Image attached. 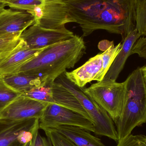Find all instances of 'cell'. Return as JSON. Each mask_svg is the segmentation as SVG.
I'll list each match as a JSON object with an SVG mask.
<instances>
[{
    "instance_id": "cell-8",
    "label": "cell",
    "mask_w": 146,
    "mask_h": 146,
    "mask_svg": "<svg viewBox=\"0 0 146 146\" xmlns=\"http://www.w3.org/2000/svg\"><path fill=\"white\" fill-rule=\"evenodd\" d=\"M48 103L19 95L0 111V120L20 121L39 118Z\"/></svg>"
},
{
    "instance_id": "cell-2",
    "label": "cell",
    "mask_w": 146,
    "mask_h": 146,
    "mask_svg": "<svg viewBox=\"0 0 146 146\" xmlns=\"http://www.w3.org/2000/svg\"><path fill=\"white\" fill-rule=\"evenodd\" d=\"M86 50L82 37L75 35L70 39L46 47L13 74L36 75L42 78L45 86H51L59 76L74 66Z\"/></svg>"
},
{
    "instance_id": "cell-25",
    "label": "cell",
    "mask_w": 146,
    "mask_h": 146,
    "mask_svg": "<svg viewBox=\"0 0 146 146\" xmlns=\"http://www.w3.org/2000/svg\"><path fill=\"white\" fill-rule=\"evenodd\" d=\"M39 129L36 130L32 141L31 146H51L48 138L43 137L39 133Z\"/></svg>"
},
{
    "instance_id": "cell-15",
    "label": "cell",
    "mask_w": 146,
    "mask_h": 146,
    "mask_svg": "<svg viewBox=\"0 0 146 146\" xmlns=\"http://www.w3.org/2000/svg\"><path fill=\"white\" fill-rule=\"evenodd\" d=\"M51 89L55 104L78 112L91 121L78 100L63 85L54 81L51 86Z\"/></svg>"
},
{
    "instance_id": "cell-9",
    "label": "cell",
    "mask_w": 146,
    "mask_h": 146,
    "mask_svg": "<svg viewBox=\"0 0 146 146\" xmlns=\"http://www.w3.org/2000/svg\"><path fill=\"white\" fill-rule=\"evenodd\" d=\"M35 21L34 15L28 11L5 9L0 13V38L21 34Z\"/></svg>"
},
{
    "instance_id": "cell-4",
    "label": "cell",
    "mask_w": 146,
    "mask_h": 146,
    "mask_svg": "<svg viewBox=\"0 0 146 146\" xmlns=\"http://www.w3.org/2000/svg\"><path fill=\"white\" fill-rule=\"evenodd\" d=\"M54 81L63 85L78 100L91 118L94 127V133L118 141L113 120L104 109L85 92L84 87H80L71 82L65 73L59 76Z\"/></svg>"
},
{
    "instance_id": "cell-5",
    "label": "cell",
    "mask_w": 146,
    "mask_h": 146,
    "mask_svg": "<svg viewBox=\"0 0 146 146\" xmlns=\"http://www.w3.org/2000/svg\"><path fill=\"white\" fill-rule=\"evenodd\" d=\"M84 91L116 123L123 108L126 95L125 81L119 83L114 80L103 79L84 88Z\"/></svg>"
},
{
    "instance_id": "cell-3",
    "label": "cell",
    "mask_w": 146,
    "mask_h": 146,
    "mask_svg": "<svg viewBox=\"0 0 146 146\" xmlns=\"http://www.w3.org/2000/svg\"><path fill=\"white\" fill-rule=\"evenodd\" d=\"M126 95L121 116L116 123L118 141L146 123V85L141 67L125 81Z\"/></svg>"
},
{
    "instance_id": "cell-12",
    "label": "cell",
    "mask_w": 146,
    "mask_h": 146,
    "mask_svg": "<svg viewBox=\"0 0 146 146\" xmlns=\"http://www.w3.org/2000/svg\"><path fill=\"white\" fill-rule=\"evenodd\" d=\"M102 69L101 54H99L89 59L77 69L65 73L71 82L80 87L83 88L92 81H98Z\"/></svg>"
},
{
    "instance_id": "cell-23",
    "label": "cell",
    "mask_w": 146,
    "mask_h": 146,
    "mask_svg": "<svg viewBox=\"0 0 146 146\" xmlns=\"http://www.w3.org/2000/svg\"><path fill=\"white\" fill-rule=\"evenodd\" d=\"M20 34L0 38V55L5 54L17 46L21 42Z\"/></svg>"
},
{
    "instance_id": "cell-22",
    "label": "cell",
    "mask_w": 146,
    "mask_h": 146,
    "mask_svg": "<svg viewBox=\"0 0 146 146\" xmlns=\"http://www.w3.org/2000/svg\"><path fill=\"white\" fill-rule=\"evenodd\" d=\"M20 95L8 86L0 75V111Z\"/></svg>"
},
{
    "instance_id": "cell-7",
    "label": "cell",
    "mask_w": 146,
    "mask_h": 146,
    "mask_svg": "<svg viewBox=\"0 0 146 146\" xmlns=\"http://www.w3.org/2000/svg\"><path fill=\"white\" fill-rule=\"evenodd\" d=\"M75 35L66 27L59 29L44 28L34 23L20 36L27 46L33 49H41L72 38Z\"/></svg>"
},
{
    "instance_id": "cell-11",
    "label": "cell",
    "mask_w": 146,
    "mask_h": 146,
    "mask_svg": "<svg viewBox=\"0 0 146 146\" xmlns=\"http://www.w3.org/2000/svg\"><path fill=\"white\" fill-rule=\"evenodd\" d=\"M38 126V118L20 121L0 120V146H22L17 139L20 134Z\"/></svg>"
},
{
    "instance_id": "cell-17",
    "label": "cell",
    "mask_w": 146,
    "mask_h": 146,
    "mask_svg": "<svg viewBox=\"0 0 146 146\" xmlns=\"http://www.w3.org/2000/svg\"><path fill=\"white\" fill-rule=\"evenodd\" d=\"M121 46L122 43H120L116 46H115L113 43L101 54L102 69L97 81H101L104 79L114 60L119 53Z\"/></svg>"
},
{
    "instance_id": "cell-24",
    "label": "cell",
    "mask_w": 146,
    "mask_h": 146,
    "mask_svg": "<svg viewBox=\"0 0 146 146\" xmlns=\"http://www.w3.org/2000/svg\"><path fill=\"white\" fill-rule=\"evenodd\" d=\"M117 146H146V136L145 135L130 134L118 141Z\"/></svg>"
},
{
    "instance_id": "cell-16",
    "label": "cell",
    "mask_w": 146,
    "mask_h": 146,
    "mask_svg": "<svg viewBox=\"0 0 146 146\" xmlns=\"http://www.w3.org/2000/svg\"><path fill=\"white\" fill-rule=\"evenodd\" d=\"M54 129L76 146H106L100 139L80 127L61 126Z\"/></svg>"
},
{
    "instance_id": "cell-1",
    "label": "cell",
    "mask_w": 146,
    "mask_h": 146,
    "mask_svg": "<svg viewBox=\"0 0 146 146\" xmlns=\"http://www.w3.org/2000/svg\"><path fill=\"white\" fill-rule=\"evenodd\" d=\"M135 0H45L37 21L42 27L59 29L79 25L86 37L96 30L119 34L122 39L135 28Z\"/></svg>"
},
{
    "instance_id": "cell-29",
    "label": "cell",
    "mask_w": 146,
    "mask_h": 146,
    "mask_svg": "<svg viewBox=\"0 0 146 146\" xmlns=\"http://www.w3.org/2000/svg\"><path fill=\"white\" fill-rule=\"evenodd\" d=\"M0 1H6V0H0Z\"/></svg>"
},
{
    "instance_id": "cell-19",
    "label": "cell",
    "mask_w": 146,
    "mask_h": 146,
    "mask_svg": "<svg viewBox=\"0 0 146 146\" xmlns=\"http://www.w3.org/2000/svg\"><path fill=\"white\" fill-rule=\"evenodd\" d=\"M51 86L38 87L21 95L40 102L48 104L54 103L52 95Z\"/></svg>"
},
{
    "instance_id": "cell-13",
    "label": "cell",
    "mask_w": 146,
    "mask_h": 146,
    "mask_svg": "<svg viewBox=\"0 0 146 146\" xmlns=\"http://www.w3.org/2000/svg\"><path fill=\"white\" fill-rule=\"evenodd\" d=\"M141 37L136 28L130 31L122 39L121 48L104 79L116 81L128 58L133 54L134 45Z\"/></svg>"
},
{
    "instance_id": "cell-21",
    "label": "cell",
    "mask_w": 146,
    "mask_h": 146,
    "mask_svg": "<svg viewBox=\"0 0 146 146\" xmlns=\"http://www.w3.org/2000/svg\"><path fill=\"white\" fill-rule=\"evenodd\" d=\"M42 130L49 140L51 146H76L55 129L46 128Z\"/></svg>"
},
{
    "instance_id": "cell-28",
    "label": "cell",
    "mask_w": 146,
    "mask_h": 146,
    "mask_svg": "<svg viewBox=\"0 0 146 146\" xmlns=\"http://www.w3.org/2000/svg\"><path fill=\"white\" fill-rule=\"evenodd\" d=\"M32 141L30 142H28L26 144H24L22 146H32Z\"/></svg>"
},
{
    "instance_id": "cell-18",
    "label": "cell",
    "mask_w": 146,
    "mask_h": 146,
    "mask_svg": "<svg viewBox=\"0 0 146 146\" xmlns=\"http://www.w3.org/2000/svg\"><path fill=\"white\" fill-rule=\"evenodd\" d=\"M135 28L141 36H146V0H135Z\"/></svg>"
},
{
    "instance_id": "cell-27",
    "label": "cell",
    "mask_w": 146,
    "mask_h": 146,
    "mask_svg": "<svg viewBox=\"0 0 146 146\" xmlns=\"http://www.w3.org/2000/svg\"><path fill=\"white\" fill-rule=\"evenodd\" d=\"M141 71H142L143 77H144L146 85V65L142 67H141Z\"/></svg>"
},
{
    "instance_id": "cell-10",
    "label": "cell",
    "mask_w": 146,
    "mask_h": 146,
    "mask_svg": "<svg viewBox=\"0 0 146 146\" xmlns=\"http://www.w3.org/2000/svg\"><path fill=\"white\" fill-rule=\"evenodd\" d=\"M45 48L41 49L30 48L21 39L20 43L13 49L0 55V75L14 73Z\"/></svg>"
},
{
    "instance_id": "cell-20",
    "label": "cell",
    "mask_w": 146,
    "mask_h": 146,
    "mask_svg": "<svg viewBox=\"0 0 146 146\" xmlns=\"http://www.w3.org/2000/svg\"><path fill=\"white\" fill-rule=\"evenodd\" d=\"M9 8L28 11L32 14L34 9L44 4L45 0H6Z\"/></svg>"
},
{
    "instance_id": "cell-6",
    "label": "cell",
    "mask_w": 146,
    "mask_h": 146,
    "mask_svg": "<svg viewBox=\"0 0 146 146\" xmlns=\"http://www.w3.org/2000/svg\"><path fill=\"white\" fill-rule=\"evenodd\" d=\"M61 126L80 127L92 132L94 130L92 122L80 113L55 103L49 104L39 119V129H54Z\"/></svg>"
},
{
    "instance_id": "cell-14",
    "label": "cell",
    "mask_w": 146,
    "mask_h": 146,
    "mask_svg": "<svg viewBox=\"0 0 146 146\" xmlns=\"http://www.w3.org/2000/svg\"><path fill=\"white\" fill-rule=\"evenodd\" d=\"M1 76L8 86L20 94L35 88L45 86L42 78L36 75L19 72Z\"/></svg>"
},
{
    "instance_id": "cell-26",
    "label": "cell",
    "mask_w": 146,
    "mask_h": 146,
    "mask_svg": "<svg viewBox=\"0 0 146 146\" xmlns=\"http://www.w3.org/2000/svg\"><path fill=\"white\" fill-rule=\"evenodd\" d=\"M7 6V4L5 1H0V13L5 9Z\"/></svg>"
}]
</instances>
